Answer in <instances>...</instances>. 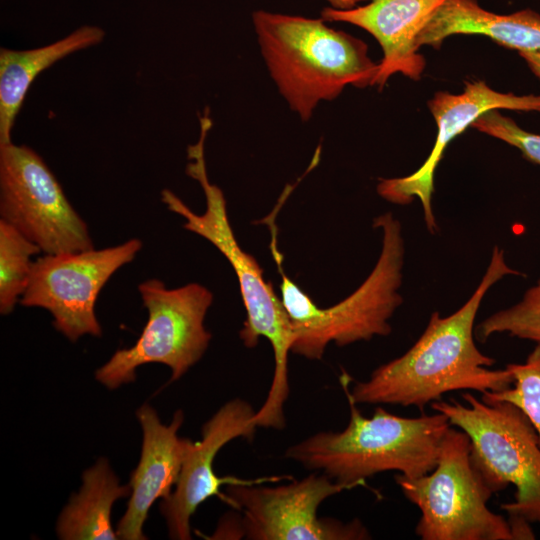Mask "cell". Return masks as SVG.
<instances>
[{"instance_id": "obj_6", "label": "cell", "mask_w": 540, "mask_h": 540, "mask_svg": "<svg viewBox=\"0 0 540 540\" xmlns=\"http://www.w3.org/2000/svg\"><path fill=\"white\" fill-rule=\"evenodd\" d=\"M470 452L468 435L450 427L430 473L395 476L405 498L421 512L415 534L422 540L534 539L529 522L506 519L488 508L493 492L472 464Z\"/></svg>"}, {"instance_id": "obj_24", "label": "cell", "mask_w": 540, "mask_h": 540, "mask_svg": "<svg viewBox=\"0 0 540 540\" xmlns=\"http://www.w3.org/2000/svg\"><path fill=\"white\" fill-rule=\"evenodd\" d=\"M330 7L336 9H350L357 6L358 2L362 0H326Z\"/></svg>"}, {"instance_id": "obj_15", "label": "cell", "mask_w": 540, "mask_h": 540, "mask_svg": "<svg viewBox=\"0 0 540 540\" xmlns=\"http://www.w3.org/2000/svg\"><path fill=\"white\" fill-rule=\"evenodd\" d=\"M143 431L141 456L132 471L131 488L125 514L120 519L116 533L119 539L144 540L143 525L154 502L168 498L173 492L190 439L177 435L183 423V412H175L169 425L160 421L157 412L149 404L137 410Z\"/></svg>"}, {"instance_id": "obj_2", "label": "cell", "mask_w": 540, "mask_h": 540, "mask_svg": "<svg viewBox=\"0 0 540 540\" xmlns=\"http://www.w3.org/2000/svg\"><path fill=\"white\" fill-rule=\"evenodd\" d=\"M212 127L209 113L200 117V137L187 148V174L197 180L205 195L206 209L193 212L177 195L163 189L161 199L167 208L185 219L183 227L212 243L228 260L240 287L246 318L239 336L246 347L267 339L274 354V372L267 397L256 411L258 426L281 430L286 425L284 404L289 395L288 355L294 342L289 316L271 282L265 280L256 259L239 245L228 219L223 191L209 181L204 144Z\"/></svg>"}, {"instance_id": "obj_5", "label": "cell", "mask_w": 540, "mask_h": 540, "mask_svg": "<svg viewBox=\"0 0 540 540\" xmlns=\"http://www.w3.org/2000/svg\"><path fill=\"white\" fill-rule=\"evenodd\" d=\"M373 226L382 232L374 268L354 292L326 308H320L287 276L277 239H272L270 249L281 275L280 298L294 335L291 352L319 360L330 343L345 346L391 333L389 320L403 302L399 293L405 254L402 225L387 212L376 217Z\"/></svg>"}, {"instance_id": "obj_19", "label": "cell", "mask_w": 540, "mask_h": 540, "mask_svg": "<svg viewBox=\"0 0 540 540\" xmlns=\"http://www.w3.org/2000/svg\"><path fill=\"white\" fill-rule=\"evenodd\" d=\"M41 249L14 226L0 219V312L14 310L26 290L33 262Z\"/></svg>"}, {"instance_id": "obj_23", "label": "cell", "mask_w": 540, "mask_h": 540, "mask_svg": "<svg viewBox=\"0 0 540 540\" xmlns=\"http://www.w3.org/2000/svg\"><path fill=\"white\" fill-rule=\"evenodd\" d=\"M519 55L525 60L530 70L540 80V50L519 52Z\"/></svg>"}, {"instance_id": "obj_16", "label": "cell", "mask_w": 540, "mask_h": 540, "mask_svg": "<svg viewBox=\"0 0 540 540\" xmlns=\"http://www.w3.org/2000/svg\"><path fill=\"white\" fill-rule=\"evenodd\" d=\"M454 34H479L518 52L540 50V14L531 9L496 14L477 0H446L417 37L416 45L439 48Z\"/></svg>"}, {"instance_id": "obj_12", "label": "cell", "mask_w": 540, "mask_h": 540, "mask_svg": "<svg viewBox=\"0 0 540 540\" xmlns=\"http://www.w3.org/2000/svg\"><path fill=\"white\" fill-rule=\"evenodd\" d=\"M438 128L434 147L426 161L412 174L381 179L378 194L385 200L408 205L417 198L429 232L438 229L432 208L435 170L448 144L482 114L497 109L540 112V95H515L491 89L484 81L467 82L460 94L437 92L428 103Z\"/></svg>"}, {"instance_id": "obj_1", "label": "cell", "mask_w": 540, "mask_h": 540, "mask_svg": "<svg viewBox=\"0 0 540 540\" xmlns=\"http://www.w3.org/2000/svg\"><path fill=\"white\" fill-rule=\"evenodd\" d=\"M507 275L521 272L511 268L504 251L494 246L480 283L464 305L446 317L434 311L413 346L379 366L366 381L356 382L349 390L343 379L346 396L356 404L416 406L423 410L448 392L485 393L509 388L514 382L509 369H490L495 359L483 354L474 341L482 300Z\"/></svg>"}, {"instance_id": "obj_18", "label": "cell", "mask_w": 540, "mask_h": 540, "mask_svg": "<svg viewBox=\"0 0 540 540\" xmlns=\"http://www.w3.org/2000/svg\"><path fill=\"white\" fill-rule=\"evenodd\" d=\"M131 493L122 486L105 458L87 469L79 492L70 498L57 522L63 540L119 539L111 524L113 504Z\"/></svg>"}, {"instance_id": "obj_11", "label": "cell", "mask_w": 540, "mask_h": 540, "mask_svg": "<svg viewBox=\"0 0 540 540\" xmlns=\"http://www.w3.org/2000/svg\"><path fill=\"white\" fill-rule=\"evenodd\" d=\"M142 242L132 238L103 249L44 254L33 262L20 303L49 311L53 326L70 341L84 335L99 337L96 299L110 277L132 262Z\"/></svg>"}, {"instance_id": "obj_20", "label": "cell", "mask_w": 540, "mask_h": 540, "mask_svg": "<svg viewBox=\"0 0 540 540\" xmlns=\"http://www.w3.org/2000/svg\"><path fill=\"white\" fill-rule=\"evenodd\" d=\"M476 331L481 341L504 333L540 343V277L517 303L484 319Z\"/></svg>"}, {"instance_id": "obj_3", "label": "cell", "mask_w": 540, "mask_h": 540, "mask_svg": "<svg viewBox=\"0 0 540 540\" xmlns=\"http://www.w3.org/2000/svg\"><path fill=\"white\" fill-rule=\"evenodd\" d=\"M252 22L271 78L303 121L346 86L372 85L378 64L368 56L367 45L322 18L257 10Z\"/></svg>"}, {"instance_id": "obj_7", "label": "cell", "mask_w": 540, "mask_h": 540, "mask_svg": "<svg viewBox=\"0 0 540 540\" xmlns=\"http://www.w3.org/2000/svg\"><path fill=\"white\" fill-rule=\"evenodd\" d=\"M462 398L467 406L451 399L432 402L431 407L468 435L472 464L493 493L515 486L514 500L501 509L540 523V441L535 428L509 402L479 400L469 391Z\"/></svg>"}, {"instance_id": "obj_4", "label": "cell", "mask_w": 540, "mask_h": 540, "mask_svg": "<svg viewBox=\"0 0 540 540\" xmlns=\"http://www.w3.org/2000/svg\"><path fill=\"white\" fill-rule=\"evenodd\" d=\"M350 418L342 431H322L289 447L287 458L318 470L345 489L365 485L375 474L396 471L408 478L430 473L452 426L440 412L416 418L378 407L365 417L347 396Z\"/></svg>"}, {"instance_id": "obj_22", "label": "cell", "mask_w": 540, "mask_h": 540, "mask_svg": "<svg viewBox=\"0 0 540 540\" xmlns=\"http://www.w3.org/2000/svg\"><path fill=\"white\" fill-rule=\"evenodd\" d=\"M472 127L516 147L528 161L540 166V135L528 132L497 110L477 118Z\"/></svg>"}, {"instance_id": "obj_8", "label": "cell", "mask_w": 540, "mask_h": 540, "mask_svg": "<svg viewBox=\"0 0 540 540\" xmlns=\"http://www.w3.org/2000/svg\"><path fill=\"white\" fill-rule=\"evenodd\" d=\"M138 290L148 312L141 335L95 372L96 379L109 389L133 382L136 369L148 363L168 366L170 382L181 378L201 359L212 337L204 320L213 294L205 286L190 283L168 289L161 280L148 279Z\"/></svg>"}, {"instance_id": "obj_13", "label": "cell", "mask_w": 540, "mask_h": 540, "mask_svg": "<svg viewBox=\"0 0 540 540\" xmlns=\"http://www.w3.org/2000/svg\"><path fill=\"white\" fill-rule=\"evenodd\" d=\"M255 414L256 410L245 400H230L203 425L202 438L191 441L175 488L160 505L170 538L191 539L190 520L197 508L212 496L226 501L220 487L244 481L217 476L213 463L228 442L239 437L248 440L254 437L258 428L254 422Z\"/></svg>"}, {"instance_id": "obj_9", "label": "cell", "mask_w": 540, "mask_h": 540, "mask_svg": "<svg viewBox=\"0 0 540 540\" xmlns=\"http://www.w3.org/2000/svg\"><path fill=\"white\" fill-rule=\"evenodd\" d=\"M0 216L44 254L94 248L85 221L44 160L12 141L0 144Z\"/></svg>"}, {"instance_id": "obj_14", "label": "cell", "mask_w": 540, "mask_h": 540, "mask_svg": "<svg viewBox=\"0 0 540 540\" xmlns=\"http://www.w3.org/2000/svg\"><path fill=\"white\" fill-rule=\"evenodd\" d=\"M446 0H370L350 9L325 7L324 21L344 22L369 32L380 44L383 57L372 81L382 89L395 73L413 80L421 77L425 60L416 40Z\"/></svg>"}, {"instance_id": "obj_10", "label": "cell", "mask_w": 540, "mask_h": 540, "mask_svg": "<svg viewBox=\"0 0 540 540\" xmlns=\"http://www.w3.org/2000/svg\"><path fill=\"white\" fill-rule=\"evenodd\" d=\"M260 480L229 484L226 503L242 512L239 530L251 540H362L370 539L359 521L342 522L318 516V508L344 486L315 473L279 486Z\"/></svg>"}, {"instance_id": "obj_17", "label": "cell", "mask_w": 540, "mask_h": 540, "mask_svg": "<svg viewBox=\"0 0 540 540\" xmlns=\"http://www.w3.org/2000/svg\"><path fill=\"white\" fill-rule=\"evenodd\" d=\"M105 31L83 25L65 37L45 46L12 50L0 49V144L11 142L16 117L34 79L59 60L100 44Z\"/></svg>"}, {"instance_id": "obj_21", "label": "cell", "mask_w": 540, "mask_h": 540, "mask_svg": "<svg viewBox=\"0 0 540 540\" xmlns=\"http://www.w3.org/2000/svg\"><path fill=\"white\" fill-rule=\"evenodd\" d=\"M513 384L501 391L482 393L483 401H505L518 407L535 428L540 441V343L529 353L523 363L506 366Z\"/></svg>"}]
</instances>
